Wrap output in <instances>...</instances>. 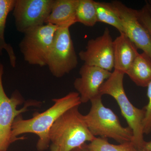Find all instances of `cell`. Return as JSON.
<instances>
[{
	"label": "cell",
	"mask_w": 151,
	"mask_h": 151,
	"mask_svg": "<svg viewBox=\"0 0 151 151\" xmlns=\"http://www.w3.org/2000/svg\"><path fill=\"white\" fill-rule=\"evenodd\" d=\"M124 75V73L114 70L101 86L100 93L102 96L104 94L110 95L116 100L122 116L133 132L132 143L136 149L139 150L143 148L146 142L143 129L145 110L144 108L139 109L135 107L127 97L123 83Z\"/></svg>",
	"instance_id": "3"
},
{
	"label": "cell",
	"mask_w": 151,
	"mask_h": 151,
	"mask_svg": "<svg viewBox=\"0 0 151 151\" xmlns=\"http://www.w3.org/2000/svg\"><path fill=\"white\" fill-rule=\"evenodd\" d=\"M54 104L46 111L36 113L32 119H24L21 115L15 119L12 126V138L14 142L24 139V137H18L19 135L25 133L37 135L39 139L37 149L44 151L50 146L49 133L53 124L65 111L81 104L77 92H70L64 97L53 99Z\"/></svg>",
	"instance_id": "1"
},
{
	"label": "cell",
	"mask_w": 151,
	"mask_h": 151,
	"mask_svg": "<svg viewBox=\"0 0 151 151\" xmlns=\"http://www.w3.org/2000/svg\"><path fill=\"white\" fill-rule=\"evenodd\" d=\"M147 87L148 103L144 108L145 110V116L143 121V129L144 134H148L151 132V82Z\"/></svg>",
	"instance_id": "19"
},
{
	"label": "cell",
	"mask_w": 151,
	"mask_h": 151,
	"mask_svg": "<svg viewBox=\"0 0 151 151\" xmlns=\"http://www.w3.org/2000/svg\"><path fill=\"white\" fill-rule=\"evenodd\" d=\"M127 74L137 86L147 87L151 82V59L145 53H139Z\"/></svg>",
	"instance_id": "14"
},
{
	"label": "cell",
	"mask_w": 151,
	"mask_h": 151,
	"mask_svg": "<svg viewBox=\"0 0 151 151\" xmlns=\"http://www.w3.org/2000/svg\"><path fill=\"white\" fill-rule=\"evenodd\" d=\"M75 106L65 111L56 120L49 133L51 145L60 151H72L96 138L89 131L84 115Z\"/></svg>",
	"instance_id": "2"
},
{
	"label": "cell",
	"mask_w": 151,
	"mask_h": 151,
	"mask_svg": "<svg viewBox=\"0 0 151 151\" xmlns=\"http://www.w3.org/2000/svg\"><path fill=\"white\" fill-rule=\"evenodd\" d=\"M58 29L55 26L46 24L24 34L19 47L27 62L40 67L47 65Z\"/></svg>",
	"instance_id": "5"
},
{
	"label": "cell",
	"mask_w": 151,
	"mask_h": 151,
	"mask_svg": "<svg viewBox=\"0 0 151 151\" xmlns=\"http://www.w3.org/2000/svg\"><path fill=\"white\" fill-rule=\"evenodd\" d=\"M72 151H88L86 147V144L85 143L80 147H78L77 148L74 149Z\"/></svg>",
	"instance_id": "21"
},
{
	"label": "cell",
	"mask_w": 151,
	"mask_h": 151,
	"mask_svg": "<svg viewBox=\"0 0 151 151\" xmlns=\"http://www.w3.org/2000/svg\"><path fill=\"white\" fill-rule=\"evenodd\" d=\"M69 27L58 28L47 65L52 75L60 78L77 67L78 59Z\"/></svg>",
	"instance_id": "6"
},
{
	"label": "cell",
	"mask_w": 151,
	"mask_h": 151,
	"mask_svg": "<svg viewBox=\"0 0 151 151\" xmlns=\"http://www.w3.org/2000/svg\"><path fill=\"white\" fill-rule=\"evenodd\" d=\"M97 22L112 26L120 34H125L122 19L119 13L111 3L95 1Z\"/></svg>",
	"instance_id": "15"
},
{
	"label": "cell",
	"mask_w": 151,
	"mask_h": 151,
	"mask_svg": "<svg viewBox=\"0 0 151 151\" xmlns=\"http://www.w3.org/2000/svg\"><path fill=\"white\" fill-rule=\"evenodd\" d=\"M3 73L4 66L0 63V151H7L14 142L12 138V129L15 119L27 111L28 107L34 103L29 102L17 110V107L23 103V99L17 92H15L11 98L8 97L3 86Z\"/></svg>",
	"instance_id": "7"
},
{
	"label": "cell",
	"mask_w": 151,
	"mask_h": 151,
	"mask_svg": "<svg viewBox=\"0 0 151 151\" xmlns=\"http://www.w3.org/2000/svg\"><path fill=\"white\" fill-rule=\"evenodd\" d=\"M147 3V2H146ZM148 4V3H147ZM148 8H149V12H150V14L151 16V6L150 5V4H148Z\"/></svg>",
	"instance_id": "24"
},
{
	"label": "cell",
	"mask_w": 151,
	"mask_h": 151,
	"mask_svg": "<svg viewBox=\"0 0 151 151\" xmlns=\"http://www.w3.org/2000/svg\"><path fill=\"white\" fill-rule=\"evenodd\" d=\"M139 19L149 32L151 36V16L149 12L148 4L146 2L140 10L138 11Z\"/></svg>",
	"instance_id": "20"
},
{
	"label": "cell",
	"mask_w": 151,
	"mask_h": 151,
	"mask_svg": "<svg viewBox=\"0 0 151 151\" xmlns=\"http://www.w3.org/2000/svg\"><path fill=\"white\" fill-rule=\"evenodd\" d=\"M80 77L73 83L81 103H85L102 95L100 89L104 82L111 76L112 72L96 66L84 64L80 68Z\"/></svg>",
	"instance_id": "11"
},
{
	"label": "cell",
	"mask_w": 151,
	"mask_h": 151,
	"mask_svg": "<svg viewBox=\"0 0 151 151\" xmlns=\"http://www.w3.org/2000/svg\"><path fill=\"white\" fill-rule=\"evenodd\" d=\"M146 2L147 3L149 4L151 6V0H149V1H146Z\"/></svg>",
	"instance_id": "26"
},
{
	"label": "cell",
	"mask_w": 151,
	"mask_h": 151,
	"mask_svg": "<svg viewBox=\"0 0 151 151\" xmlns=\"http://www.w3.org/2000/svg\"><path fill=\"white\" fill-rule=\"evenodd\" d=\"M88 151H136L132 142H127L118 145L109 142L106 138L97 137L89 144H86Z\"/></svg>",
	"instance_id": "18"
},
{
	"label": "cell",
	"mask_w": 151,
	"mask_h": 151,
	"mask_svg": "<svg viewBox=\"0 0 151 151\" xmlns=\"http://www.w3.org/2000/svg\"><path fill=\"white\" fill-rule=\"evenodd\" d=\"M136 151H147L146 150H145V149H139V150H137V149H136Z\"/></svg>",
	"instance_id": "25"
},
{
	"label": "cell",
	"mask_w": 151,
	"mask_h": 151,
	"mask_svg": "<svg viewBox=\"0 0 151 151\" xmlns=\"http://www.w3.org/2000/svg\"><path fill=\"white\" fill-rule=\"evenodd\" d=\"M143 149L147 151H151V140L148 142H146Z\"/></svg>",
	"instance_id": "22"
},
{
	"label": "cell",
	"mask_w": 151,
	"mask_h": 151,
	"mask_svg": "<svg viewBox=\"0 0 151 151\" xmlns=\"http://www.w3.org/2000/svg\"></svg>",
	"instance_id": "27"
},
{
	"label": "cell",
	"mask_w": 151,
	"mask_h": 151,
	"mask_svg": "<svg viewBox=\"0 0 151 151\" xmlns=\"http://www.w3.org/2000/svg\"><path fill=\"white\" fill-rule=\"evenodd\" d=\"M111 3L122 19L125 35L137 49L142 50L151 59V36L140 21L138 11L119 1H113Z\"/></svg>",
	"instance_id": "10"
},
{
	"label": "cell",
	"mask_w": 151,
	"mask_h": 151,
	"mask_svg": "<svg viewBox=\"0 0 151 151\" xmlns=\"http://www.w3.org/2000/svg\"><path fill=\"white\" fill-rule=\"evenodd\" d=\"M76 22L86 26L92 27L97 22L95 1L79 0L76 10Z\"/></svg>",
	"instance_id": "17"
},
{
	"label": "cell",
	"mask_w": 151,
	"mask_h": 151,
	"mask_svg": "<svg viewBox=\"0 0 151 151\" xmlns=\"http://www.w3.org/2000/svg\"><path fill=\"white\" fill-rule=\"evenodd\" d=\"M16 0H0V53L5 50L9 57L11 65L13 67L16 65L17 58L12 47L6 43L4 38V30L6 21L9 13L13 10Z\"/></svg>",
	"instance_id": "16"
},
{
	"label": "cell",
	"mask_w": 151,
	"mask_h": 151,
	"mask_svg": "<svg viewBox=\"0 0 151 151\" xmlns=\"http://www.w3.org/2000/svg\"><path fill=\"white\" fill-rule=\"evenodd\" d=\"M113 41L109 29L105 28L102 35L88 41L85 50L78 53L79 58L84 64L111 72L114 68Z\"/></svg>",
	"instance_id": "9"
},
{
	"label": "cell",
	"mask_w": 151,
	"mask_h": 151,
	"mask_svg": "<svg viewBox=\"0 0 151 151\" xmlns=\"http://www.w3.org/2000/svg\"><path fill=\"white\" fill-rule=\"evenodd\" d=\"M137 48L124 34L113 41L114 70L127 74L139 54Z\"/></svg>",
	"instance_id": "12"
},
{
	"label": "cell",
	"mask_w": 151,
	"mask_h": 151,
	"mask_svg": "<svg viewBox=\"0 0 151 151\" xmlns=\"http://www.w3.org/2000/svg\"><path fill=\"white\" fill-rule=\"evenodd\" d=\"M54 0H16L13 15L18 31L24 34L45 24Z\"/></svg>",
	"instance_id": "8"
},
{
	"label": "cell",
	"mask_w": 151,
	"mask_h": 151,
	"mask_svg": "<svg viewBox=\"0 0 151 151\" xmlns=\"http://www.w3.org/2000/svg\"><path fill=\"white\" fill-rule=\"evenodd\" d=\"M50 150L51 151H59V150L54 146H50Z\"/></svg>",
	"instance_id": "23"
},
{
	"label": "cell",
	"mask_w": 151,
	"mask_h": 151,
	"mask_svg": "<svg viewBox=\"0 0 151 151\" xmlns=\"http://www.w3.org/2000/svg\"><path fill=\"white\" fill-rule=\"evenodd\" d=\"M79 0H54L46 24L58 28L69 27L76 23V10Z\"/></svg>",
	"instance_id": "13"
},
{
	"label": "cell",
	"mask_w": 151,
	"mask_h": 151,
	"mask_svg": "<svg viewBox=\"0 0 151 151\" xmlns=\"http://www.w3.org/2000/svg\"><path fill=\"white\" fill-rule=\"evenodd\" d=\"M101 95L91 100L89 113L84 116L89 131L94 137L111 138L119 144L132 142L133 133L129 127L122 126L118 116L102 102Z\"/></svg>",
	"instance_id": "4"
}]
</instances>
